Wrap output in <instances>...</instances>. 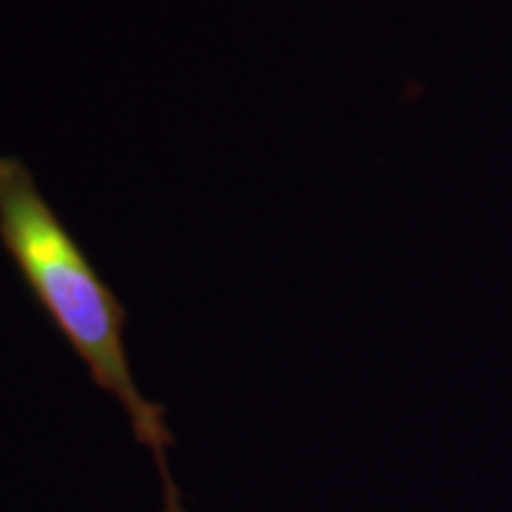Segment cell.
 <instances>
[{
  "mask_svg": "<svg viewBox=\"0 0 512 512\" xmlns=\"http://www.w3.org/2000/svg\"><path fill=\"white\" fill-rule=\"evenodd\" d=\"M0 245L91 382L124 408L133 439L150 451L162 482V512H190L171 475L176 439L166 425V406L147 399L133 375L128 309L15 155H0Z\"/></svg>",
  "mask_w": 512,
  "mask_h": 512,
  "instance_id": "obj_1",
  "label": "cell"
}]
</instances>
